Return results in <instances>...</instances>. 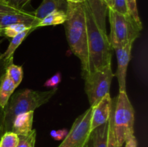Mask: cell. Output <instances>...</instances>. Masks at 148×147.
I'll use <instances>...</instances> for the list:
<instances>
[{
	"instance_id": "cell-1",
	"label": "cell",
	"mask_w": 148,
	"mask_h": 147,
	"mask_svg": "<svg viewBox=\"0 0 148 147\" xmlns=\"http://www.w3.org/2000/svg\"><path fill=\"white\" fill-rule=\"evenodd\" d=\"M83 4L86 19L90 72L111 64L113 48L106 31V4L101 0H85Z\"/></svg>"
},
{
	"instance_id": "cell-2",
	"label": "cell",
	"mask_w": 148,
	"mask_h": 147,
	"mask_svg": "<svg viewBox=\"0 0 148 147\" xmlns=\"http://www.w3.org/2000/svg\"><path fill=\"white\" fill-rule=\"evenodd\" d=\"M64 28L68 44L72 53L79 59L82 75L89 71V53L86 19L83 3L67 2Z\"/></svg>"
},
{
	"instance_id": "cell-3",
	"label": "cell",
	"mask_w": 148,
	"mask_h": 147,
	"mask_svg": "<svg viewBox=\"0 0 148 147\" xmlns=\"http://www.w3.org/2000/svg\"><path fill=\"white\" fill-rule=\"evenodd\" d=\"M57 90V87H54L49 91L25 89L15 92L14 95L11 96L4 108V132L11 131L12 124L16 115L34 111L36 108L46 104Z\"/></svg>"
},
{
	"instance_id": "cell-4",
	"label": "cell",
	"mask_w": 148,
	"mask_h": 147,
	"mask_svg": "<svg viewBox=\"0 0 148 147\" xmlns=\"http://www.w3.org/2000/svg\"><path fill=\"white\" fill-rule=\"evenodd\" d=\"M111 31L108 36L113 50L134 43L140 35L143 28L137 24L131 15H124L108 8Z\"/></svg>"
},
{
	"instance_id": "cell-5",
	"label": "cell",
	"mask_w": 148,
	"mask_h": 147,
	"mask_svg": "<svg viewBox=\"0 0 148 147\" xmlns=\"http://www.w3.org/2000/svg\"><path fill=\"white\" fill-rule=\"evenodd\" d=\"M134 108L127 92H119L113 108V127L119 147H122L127 137L134 134Z\"/></svg>"
},
{
	"instance_id": "cell-6",
	"label": "cell",
	"mask_w": 148,
	"mask_h": 147,
	"mask_svg": "<svg viewBox=\"0 0 148 147\" xmlns=\"http://www.w3.org/2000/svg\"><path fill=\"white\" fill-rule=\"evenodd\" d=\"M114 76L111 64L82 75L85 81V93L90 107L93 106L106 95L109 93Z\"/></svg>"
},
{
	"instance_id": "cell-7",
	"label": "cell",
	"mask_w": 148,
	"mask_h": 147,
	"mask_svg": "<svg viewBox=\"0 0 148 147\" xmlns=\"http://www.w3.org/2000/svg\"><path fill=\"white\" fill-rule=\"evenodd\" d=\"M92 108L76 118L67 135L58 147H85L90 138V120Z\"/></svg>"
},
{
	"instance_id": "cell-8",
	"label": "cell",
	"mask_w": 148,
	"mask_h": 147,
	"mask_svg": "<svg viewBox=\"0 0 148 147\" xmlns=\"http://www.w3.org/2000/svg\"><path fill=\"white\" fill-rule=\"evenodd\" d=\"M114 102L110 93L106 95L96 104L91 106L92 115L90 120V132L100 125L105 124L109 120Z\"/></svg>"
},
{
	"instance_id": "cell-9",
	"label": "cell",
	"mask_w": 148,
	"mask_h": 147,
	"mask_svg": "<svg viewBox=\"0 0 148 147\" xmlns=\"http://www.w3.org/2000/svg\"><path fill=\"white\" fill-rule=\"evenodd\" d=\"M133 43H128L123 47L114 49L116 54L117 69L114 76H116L119 92H126V78L129 63L131 59L132 48Z\"/></svg>"
},
{
	"instance_id": "cell-10",
	"label": "cell",
	"mask_w": 148,
	"mask_h": 147,
	"mask_svg": "<svg viewBox=\"0 0 148 147\" xmlns=\"http://www.w3.org/2000/svg\"><path fill=\"white\" fill-rule=\"evenodd\" d=\"M38 22V20L35 17L33 12L24 10L21 12L1 14L0 18V28L3 29L6 26L12 24H23L35 30L37 28L36 26Z\"/></svg>"
},
{
	"instance_id": "cell-11",
	"label": "cell",
	"mask_w": 148,
	"mask_h": 147,
	"mask_svg": "<svg viewBox=\"0 0 148 147\" xmlns=\"http://www.w3.org/2000/svg\"><path fill=\"white\" fill-rule=\"evenodd\" d=\"M34 111L19 114L16 115L12 124L11 131L18 136L27 135L33 131Z\"/></svg>"
},
{
	"instance_id": "cell-12",
	"label": "cell",
	"mask_w": 148,
	"mask_h": 147,
	"mask_svg": "<svg viewBox=\"0 0 148 147\" xmlns=\"http://www.w3.org/2000/svg\"><path fill=\"white\" fill-rule=\"evenodd\" d=\"M67 7L66 0H43L41 4L33 12L35 17L40 22V20L56 10L66 11Z\"/></svg>"
},
{
	"instance_id": "cell-13",
	"label": "cell",
	"mask_w": 148,
	"mask_h": 147,
	"mask_svg": "<svg viewBox=\"0 0 148 147\" xmlns=\"http://www.w3.org/2000/svg\"><path fill=\"white\" fill-rule=\"evenodd\" d=\"M15 89L16 86L5 72L0 82V106L1 108H5Z\"/></svg>"
},
{
	"instance_id": "cell-14",
	"label": "cell",
	"mask_w": 148,
	"mask_h": 147,
	"mask_svg": "<svg viewBox=\"0 0 148 147\" xmlns=\"http://www.w3.org/2000/svg\"><path fill=\"white\" fill-rule=\"evenodd\" d=\"M32 30H27L16 35L15 37H12L5 52L0 54V60H3L7 63L13 61V55H14V51L19 47V46L23 43L26 36Z\"/></svg>"
},
{
	"instance_id": "cell-15",
	"label": "cell",
	"mask_w": 148,
	"mask_h": 147,
	"mask_svg": "<svg viewBox=\"0 0 148 147\" xmlns=\"http://www.w3.org/2000/svg\"><path fill=\"white\" fill-rule=\"evenodd\" d=\"M108 121L94 129L90 133L92 147H107Z\"/></svg>"
},
{
	"instance_id": "cell-16",
	"label": "cell",
	"mask_w": 148,
	"mask_h": 147,
	"mask_svg": "<svg viewBox=\"0 0 148 147\" xmlns=\"http://www.w3.org/2000/svg\"><path fill=\"white\" fill-rule=\"evenodd\" d=\"M66 11L64 10H56L53 11L43 17L38 23L36 27H45V26L57 25V24H64L66 21Z\"/></svg>"
},
{
	"instance_id": "cell-17",
	"label": "cell",
	"mask_w": 148,
	"mask_h": 147,
	"mask_svg": "<svg viewBox=\"0 0 148 147\" xmlns=\"http://www.w3.org/2000/svg\"><path fill=\"white\" fill-rule=\"evenodd\" d=\"M6 74L11 79L13 83L16 86V87L20 85L21 82L23 81V67L14 64L13 62L9 63L6 66Z\"/></svg>"
},
{
	"instance_id": "cell-18",
	"label": "cell",
	"mask_w": 148,
	"mask_h": 147,
	"mask_svg": "<svg viewBox=\"0 0 148 147\" xmlns=\"http://www.w3.org/2000/svg\"><path fill=\"white\" fill-rule=\"evenodd\" d=\"M27 30H33L30 27L23 24H10V25L6 26L5 27L2 29L3 36H6V37L12 38V37H15L16 35H17L20 33H23V32Z\"/></svg>"
},
{
	"instance_id": "cell-19",
	"label": "cell",
	"mask_w": 148,
	"mask_h": 147,
	"mask_svg": "<svg viewBox=\"0 0 148 147\" xmlns=\"http://www.w3.org/2000/svg\"><path fill=\"white\" fill-rule=\"evenodd\" d=\"M19 136L12 131H7L0 138V147H17Z\"/></svg>"
},
{
	"instance_id": "cell-20",
	"label": "cell",
	"mask_w": 148,
	"mask_h": 147,
	"mask_svg": "<svg viewBox=\"0 0 148 147\" xmlns=\"http://www.w3.org/2000/svg\"><path fill=\"white\" fill-rule=\"evenodd\" d=\"M36 140V131L33 129L30 134L19 136V142L17 147H35Z\"/></svg>"
},
{
	"instance_id": "cell-21",
	"label": "cell",
	"mask_w": 148,
	"mask_h": 147,
	"mask_svg": "<svg viewBox=\"0 0 148 147\" xmlns=\"http://www.w3.org/2000/svg\"><path fill=\"white\" fill-rule=\"evenodd\" d=\"M127 2V8H128L129 13L130 15L133 17L136 22L137 23L140 27L143 28V23H142L141 20L140 18L138 13V10H137V0H126Z\"/></svg>"
},
{
	"instance_id": "cell-22",
	"label": "cell",
	"mask_w": 148,
	"mask_h": 147,
	"mask_svg": "<svg viewBox=\"0 0 148 147\" xmlns=\"http://www.w3.org/2000/svg\"><path fill=\"white\" fill-rule=\"evenodd\" d=\"M114 108V105H113ZM107 147H119L116 140L115 134L114 131V127H113V108L111 111V116L108 120V144Z\"/></svg>"
},
{
	"instance_id": "cell-23",
	"label": "cell",
	"mask_w": 148,
	"mask_h": 147,
	"mask_svg": "<svg viewBox=\"0 0 148 147\" xmlns=\"http://www.w3.org/2000/svg\"><path fill=\"white\" fill-rule=\"evenodd\" d=\"M111 9L124 15H130L126 0H113V4Z\"/></svg>"
},
{
	"instance_id": "cell-24",
	"label": "cell",
	"mask_w": 148,
	"mask_h": 147,
	"mask_svg": "<svg viewBox=\"0 0 148 147\" xmlns=\"http://www.w3.org/2000/svg\"><path fill=\"white\" fill-rule=\"evenodd\" d=\"M6 63L3 60H0V82H1V78L3 75L5 73L6 70ZM4 133V109L0 106V138L3 133Z\"/></svg>"
},
{
	"instance_id": "cell-25",
	"label": "cell",
	"mask_w": 148,
	"mask_h": 147,
	"mask_svg": "<svg viewBox=\"0 0 148 147\" xmlns=\"http://www.w3.org/2000/svg\"><path fill=\"white\" fill-rule=\"evenodd\" d=\"M62 82V74L59 72L55 74L54 75L51 76V78L48 79L45 82L43 86L45 87H57L58 84Z\"/></svg>"
},
{
	"instance_id": "cell-26",
	"label": "cell",
	"mask_w": 148,
	"mask_h": 147,
	"mask_svg": "<svg viewBox=\"0 0 148 147\" xmlns=\"http://www.w3.org/2000/svg\"><path fill=\"white\" fill-rule=\"evenodd\" d=\"M24 11V10H18L14 7H12L10 4H5L0 1V14H8V13H16L21 12Z\"/></svg>"
},
{
	"instance_id": "cell-27",
	"label": "cell",
	"mask_w": 148,
	"mask_h": 147,
	"mask_svg": "<svg viewBox=\"0 0 148 147\" xmlns=\"http://www.w3.org/2000/svg\"><path fill=\"white\" fill-rule=\"evenodd\" d=\"M68 133V131L65 128L60 130H53L51 131L50 135L56 141H61L65 138Z\"/></svg>"
},
{
	"instance_id": "cell-28",
	"label": "cell",
	"mask_w": 148,
	"mask_h": 147,
	"mask_svg": "<svg viewBox=\"0 0 148 147\" xmlns=\"http://www.w3.org/2000/svg\"><path fill=\"white\" fill-rule=\"evenodd\" d=\"M31 0H9V4L18 10H23L25 6L27 5Z\"/></svg>"
},
{
	"instance_id": "cell-29",
	"label": "cell",
	"mask_w": 148,
	"mask_h": 147,
	"mask_svg": "<svg viewBox=\"0 0 148 147\" xmlns=\"http://www.w3.org/2000/svg\"><path fill=\"white\" fill-rule=\"evenodd\" d=\"M125 147H137V138L134 136V134L130 135L125 140Z\"/></svg>"
},
{
	"instance_id": "cell-30",
	"label": "cell",
	"mask_w": 148,
	"mask_h": 147,
	"mask_svg": "<svg viewBox=\"0 0 148 147\" xmlns=\"http://www.w3.org/2000/svg\"><path fill=\"white\" fill-rule=\"evenodd\" d=\"M66 1L70 3H83L85 0H66Z\"/></svg>"
},
{
	"instance_id": "cell-31",
	"label": "cell",
	"mask_w": 148,
	"mask_h": 147,
	"mask_svg": "<svg viewBox=\"0 0 148 147\" xmlns=\"http://www.w3.org/2000/svg\"><path fill=\"white\" fill-rule=\"evenodd\" d=\"M106 5L108 8H111L113 4V0H106Z\"/></svg>"
},
{
	"instance_id": "cell-32",
	"label": "cell",
	"mask_w": 148,
	"mask_h": 147,
	"mask_svg": "<svg viewBox=\"0 0 148 147\" xmlns=\"http://www.w3.org/2000/svg\"><path fill=\"white\" fill-rule=\"evenodd\" d=\"M85 147H92V141H91V138H90L89 141H88L86 144H85Z\"/></svg>"
},
{
	"instance_id": "cell-33",
	"label": "cell",
	"mask_w": 148,
	"mask_h": 147,
	"mask_svg": "<svg viewBox=\"0 0 148 147\" xmlns=\"http://www.w3.org/2000/svg\"><path fill=\"white\" fill-rule=\"evenodd\" d=\"M0 1L3 3H5V4H9V0H0Z\"/></svg>"
},
{
	"instance_id": "cell-34",
	"label": "cell",
	"mask_w": 148,
	"mask_h": 147,
	"mask_svg": "<svg viewBox=\"0 0 148 147\" xmlns=\"http://www.w3.org/2000/svg\"><path fill=\"white\" fill-rule=\"evenodd\" d=\"M101 1H103V2L105 3L106 4V0H101ZM106 6H107V5H106Z\"/></svg>"
},
{
	"instance_id": "cell-35",
	"label": "cell",
	"mask_w": 148,
	"mask_h": 147,
	"mask_svg": "<svg viewBox=\"0 0 148 147\" xmlns=\"http://www.w3.org/2000/svg\"><path fill=\"white\" fill-rule=\"evenodd\" d=\"M1 14H0V18H1ZM1 29V28H0Z\"/></svg>"
}]
</instances>
